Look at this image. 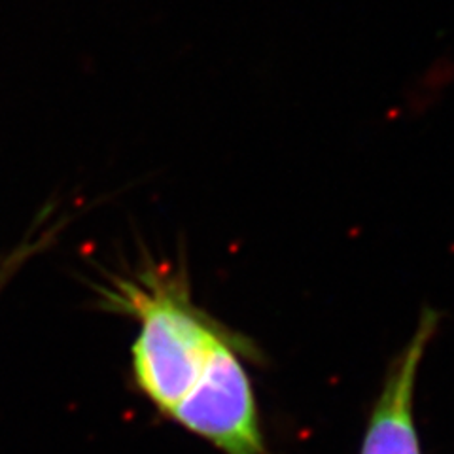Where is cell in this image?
Here are the masks:
<instances>
[{
    "instance_id": "cell-1",
    "label": "cell",
    "mask_w": 454,
    "mask_h": 454,
    "mask_svg": "<svg viewBox=\"0 0 454 454\" xmlns=\"http://www.w3.org/2000/svg\"><path fill=\"white\" fill-rule=\"evenodd\" d=\"M127 303L140 317V332L133 345L137 385L168 415L201 375L220 333L199 318L188 303L163 290H131Z\"/></svg>"
},
{
    "instance_id": "cell-2",
    "label": "cell",
    "mask_w": 454,
    "mask_h": 454,
    "mask_svg": "<svg viewBox=\"0 0 454 454\" xmlns=\"http://www.w3.org/2000/svg\"><path fill=\"white\" fill-rule=\"evenodd\" d=\"M168 415L225 454H263L248 375L222 335L212 347L201 375Z\"/></svg>"
},
{
    "instance_id": "cell-3",
    "label": "cell",
    "mask_w": 454,
    "mask_h": 454,
    "mask_svg": "<svg viewBox=\"0 0 454 454\" xmlns=\"http://www.w3.org/2000/svg\"><path fill=\"white\" fill-rule=\"evenodd\" d=\"M437 317L426 312L385 382L364 439L362 454H420L413 419V397L420 360L435 332Z\"/></svg>"
},
{
    "instance_id": "cell-4",
    "label": "cell",
    "mask_w": 454,
    "mask_h": 454,
    "mask_svg": "<svg viewBox=\"0 0 454 454\" xmlns=\"http://www.w3.org/2000/svg\"><path fill=\"white\" fill-rule=\"evenodd\" d=\"M35 247H25L21 250H18L13 255H10V258L0 265V290H3V286L6 284V280L16 273V269L21 265V262L27 258L28 252H33Z\"/></svg>"
}]
</instances>
